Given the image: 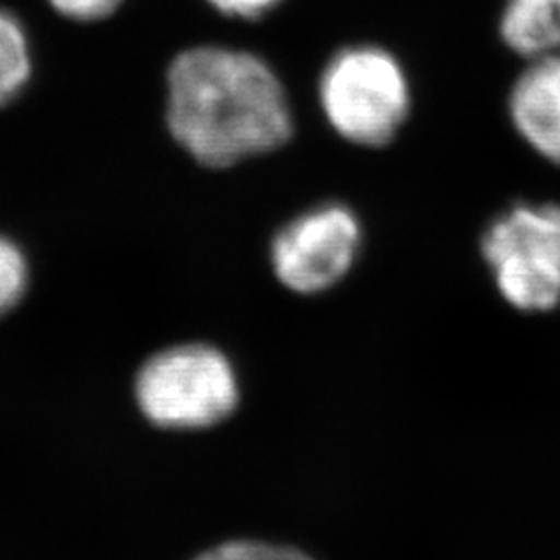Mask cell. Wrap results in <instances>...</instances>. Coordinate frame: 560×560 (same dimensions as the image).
Listing matches in <instances>:
<instances>
[{
  "label": "cell",
  "mask_w": 560,
  "mask_h": 560,
  "mask_svg": "<svg viewBox=\"0 0 560 560\" xmlns=\"http://www.w3.org/2000/svg\"><path fill=\"white\" fill-rule=\"evenodd\" d=\"M166 125L208 168L275 152L293 136L287 90L266 60L224 46H194L166 71Z\"/></svg>",
  "instance_id": "1"
},
{
  "label": "cell",
  "mask_w": 560,
  "mask_h": 560,
  "mask_svg": "<svg viewBox=\"0 0 560 560\" xmlns=\"http://www.w3.org/2000/svg\"><path fill=\"white\" fill-rule=\"evenodd\" d=\"M318 96L328 125L361 148L397 140L413 106L405 67L376 44H355L332 55L322 71Z\"/></svg>",
  "instance_id": "2"
},
{
  "label": "cell",
  "mask_w": 560,
  "mask_h": 560,
  "mask_svg": "<svg viewBox=\"0 0 560 560\" xmlns=\"http://www.w3.org/2000/svg\"><path fill=\"white\" fill-rule=\"evenodd\" d=\"M141 413L173 430L210 428L240 402L231 361L208 345H180L145 361L136 378Z\"/></svg>",
  "instance_id": "3"
},
{
  "label": "cell",
  "mask_w": 560,
  "mask_h": 560,
  "mask_svg": "<svg viewBox=\"0 0 560 560\" xmlns=\"http://www.w3.org/2000/svg\"><path fill=\"white\" fill-rule=\"evenodd\" d=\"M481 256L513 307L555 310L560 303V203L511 206L486 229Z\"/></svg>",
  "instance_id": "4"
},
{
  "label": "cell",
  "mask_w": 560,
  "mask_h": 560,
  "mask_svg": "<svg viewBox=\"0 0 560 560\" xmlns=\"http://www.w3.org/2000/svg\"><path fill=\"white\" fill-rule=\"evenodd\" d=\"M358 214L337 201L316 206L287 222L270 243L277 279L301 295L332 289L349 275L361 249Z\"/></svg>",
  "instance_id": "5"
},
{
  "label": "cell",
  "mask_w": 560,
  "mask_h": 560,
  "mask_svg": "<svg viewBox=\"0 0 560 560\" xmlns=\"http://www.w3.org/2000/svg\"><path fill=\"white\" fill-rule=\"evenodd\" d=\"M509 117L521 140L560 166V55L527 60L509 94Z\"/></svg>",
  "instance_id": "6"
},
{
  "label": "cell",
  "mask_w": 560,
  "mask_h": 560,
  "mask_svg": "<svg viewBox=\"0 0 560 560\" xmlns=\"http://www.w3.org/2000/svg\"><path fill=\"white\" fill-rule=\"evenodd\" d=\"M499 34L525 60L560 55V0H506Z\"/></svg>",
  "instance_id": "7"
},
{
  "label": "cell",
  "mask_w": 560,
  "mask_h": 560,
  "mask_svg": "<svg viewBox=\"0 0 560 560\" xmlns=\"http://www.w3.org/2000/svg\"><path fill=\"white\" fill-rule=\"evenodd\" d=\"M32 78V46L21 21L0 7V106L20 96Z\"/></svg>",
  "instance_id": "8"
},
{
  "label": "cell",
  "mask_w": 560,
  "mask_h": 560,
  "mask_svg": "<svg viewBox=\"0 0 560 560\" xmlns=\"http://www.w3.org/2000/svg\"><path fill=\"white\" fill-rule=\"evenodd\" d=\"M30 266L20 245L0 235V316L11 312L25 295Z\"/></svg>",
  "instance_id": "9"
},
{
  "label": "cell",
  "mask_w": 560,
  "mask_h": 560,
  "mask_svg": "<svg viewBox=\"0 0 560 560\" xmlns=\"http://www.w3.org/2000/svg\"><path fill=\"white\" fill-rule=\"evenodd\" d=\"M194 560H312L295 548L261 541H224Z\"/></svg>",
  "instance_id": "10"
},
{
  "label": "cell",
  "mask_w": 560,
  "mask_h": 560,
  "mask_svg": "<svg viewBox=\"0 0 560 560\" xmlns=\"http://www.w3.org/2000/svg\"><path fill=\"white\" fill-rule=\"evenodd\" d=\"M62 18L73 21H101L110 18L122 0H48Z\"/></svg>",
  "instance_id": "11"
},
{
  "label": "cell",
  "mask_w": 560,
  "mask_h": 560,
  "mask_svg": "<svg viewBox=\"0 0 560 560\" xmlns=\"http://www.w3.org/2000/svg\"><path fill=\"white\" fill-rule=\"evenodd\" d=\"M219 13L235 20H260L282 0H208Z\"/></svg>",
  "instance_id": "12"
}]
</instances>
